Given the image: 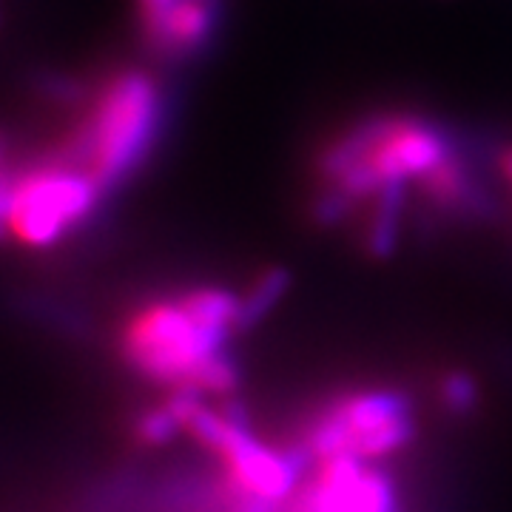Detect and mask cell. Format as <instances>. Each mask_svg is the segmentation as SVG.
<instances>
[{
  "label": "cell",
  "instance_id": "1",
  "mask_svg": "<svg viewBox=\"0 0 512 512\" xmlns=\"http://www.w3.org/2000/svg\"><path fill=\"white\" fill-rule=\"evenodd\" d=\"M458 148V137L421 114H370L316 148L313 180L356 211L387 188L416 185Z\"/></svg>",
  "mask_w": 512,
  "mask_h": 512
},
{
  "label": "cell",
  "instance_id": "2",
  "mask_svg": "<svg viewBox=\"0 0 512 512\" xmlns=\"http://www.w3.org/2000/svg\"><path fill=\"white\" fill-rule=\"evenodd\" d=\"M163 109V92L151 74L143 69L114 74L97 94L66 160L86 168L103 191L117 188L148 157Z\"/></svg>",
  "mask_w": 512,
  "mask_h": 512
},
{
  "label": "cell",
  "instance_id": "3",
  "mask_svg": "<svg viewBox=\"0 0 512 512\" xmlns=\"http://www.w3.org/2000/svg\"><path fill=\"white\" fill-rule=\"evenodd\" d=\"M185 436L220 461L225 490L276 507L291 501L308 478V464H313L299 444L276 447L259 439L245 413L231 404L214 407L205 399H194L185 421Z\"/></svg>",
  "mask_w": 512,
  "mask_h": 512
},
{
  "label": "cell",
  "instance_id": "4",
  "mask_svg": "<svg viewBox=\"0 0 512 512\" xmlns=\"http://www.w3.org/2000/svg\"><path fill=\"white\" fill-rule=\"evenodd\" d=\"M416 430L413 402L399 387H353L316 407L293 444L313 464L330 458L379 464L407 450Z\"/></svg>",
  "mask_w": 512,
  "mask_h": 512
},
{
  "label": "cell",
  "instance_id": "5",
  "mask_svg": "<svg viewBox=\"0 0 512 512\" xmlns=\"http://www.w3.org/2000/svg\"><path fill=\"white\" fill-rule=\"evenodd\" d=\"M231 336L217 333L191 313L183 293L148 299L128 313L120 330V353L137 376L168 393H188L202 367L228 350Z\"/></svg>",
  "mask_w": 512,
  "mask_h": 512
},
{
  "label": "cell",
  "instance_id": "6",
  "mask_svg": "<svg viewBox=\"0 0 512 512\" xmlns=\"http://www.w3.org/2000/svg\"><path fill=\"white\" fill-rule=\"evenodd\" d=\"M103 188L72 160L37 165L12 180L3 225L26 248H52L92 217Z\"/></svg>",
  "mask_w": 512,
  "mask_h": 512
},
{
  "label": "cell",
  "instance_id": "7",
  "mask_svg": "<svg viewBox=\"0 0 512 512\" xmlns=\"http://www.w3.org/2000/svg\"><path fill=\"white\" fill-rule=\"evenodd\" d=\"M282 512H399L396 481L379 464L316 461Z\"/></svg>",
  "mask_w": 512,
  "mask_h": 512
},
{
  "label": "cell",
  "instance_id": "8",
  "mask_svg": "<svg viewBox=\"0 0 512 512\" xmlns=\"http://www.w3.org/2000/svg\"><path fill=\"white\" fill-rule=\"evenodd\" d=\"M220 26V0H174L140 6L143 43L163 60H191L208 49Z\"/></svg>",
  "mask_w": 512,
  "mask_h": 512
},
{
  "label": "cell",
  "instance_id": "9",
  "mask_svg": "<svg viewBox=\"0 0 512 512\" xmlns=\"http://www.w3.org/2000/svg\"><path fill=\"white\" fill-rule=\"evenodd\" d=\"M404 202H407V185L387 188L376 200L367 202V220L362 231V245L367 254L382 259L396 251L399 234H402L404 208H407Z\"/></svg>",
  "mask_w": 512,
  "mask_h": 512
},
{
  "label": "cell",
  "instance_id": "10",
  "mask_svg": "<svg viewBox=\"0 0 512 512\" xmlns=\"http://www.w3.org/2000/svg\"><path fill=\"white\" fill-rule=\"evenodd\" d=\"M288 285H291V274L285 268H268L256 276L245 293H239V330L245 333L256 328L282 302Z\"/></svg>",
  "mask_w": 512,
  "mask_h": 512
},
{
  "label": "cell",
  "instance_id": "11",
  "mask_svg": "<svg viewBox=\"0 0 512 512\" xmlns=\"http://www.w3.org/2000/svg\"><path fill=\"white\" fill-rule=\"evenodd\" d=\"M439 404L458 419H467L481 404V387L467 370H447L439 379Z\"/></svg>",
  "mask_w": 512,
  "mask_h": 512
},
{
  "label": "cell",
  "instance_id": "12",
  "mask_svg": "<svg viewBox=\"0 0 512 512\" xmlns=\"http://www.w3.org/2000/svg\"><path fill=\"white\" fill-rule=\"evenodd\" d=\"M228 498V512H282L285 507H276V504H265V501H256V498H245V495L231 493L225 490Z\"/></svg>",
  "mask_w": 512,
  "mask_h": 512
},
{
  "label": "cell",
  "instance_id": "13",
  "mask_svg": "<svg viewBox=\"0 0 512 512\" xmlns=\"http://www.w3.org/2000/svg\"><path fill=\"white\" fill-rule=\"evenodd\" d=\"M495 163H498L501 177L512 185V143H507V146L498 151V160H495Z\"/></svg>",
  "mask_w": 512,
  "mask_h": 512
},
{
  "label": "cell",
  "instance_id": "14",
  "mask_svg": "<svg viewBox=\"0 0 512 512\" xmlns=\"http://www.w3.org/2000/svg\"><path fill=\"white\" fill-rule=\"evenodd\" d=\"M140 6H165V3H174V0H137Z\"/></svg>",
  "mask_w": 512,
  "mask_h": 512
},
{
  "label": "cell",
  "instance_id": "15",
  "mask_svg": "<svg viewBox=\"0 0 512 512\" xmlns=\"http://www.w3.org/2000/svg\"><path fill=\"white\" fill-rule=\"evenodd\" d=\"M3 231H6V225H3V220H0V234H3Z\"/></svg>",
  "mask_w": 512,
  "mask_h": 512
},
{
  "label": "cell",
  "instance_id": "16",
  "mask_svg": "<svg viewBox=\"0 0 512 512\" xmlns=\"http://www.w3.org/2000/svg\"><path fill=\"white\" fill-rule=\"evenodd\" d=\"M0 157H3V137H0Z\"/></svg>",
  "mask_w": 512,
  "mask_h": 512
}]
</instances>
